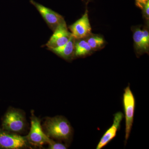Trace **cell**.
<instances>
[{"mask_svg":"<svg viewBox=\"0 0 149 149\" xmlns=\"http://www.w3.org/2000/svg\"><path fill=\"white\" fill-rule=\"evenodd\" d=\"M43 124L45 134L49 138L68 141L72 137V127L69 121L63 116L46 118Z\"/></svg>","mask_w":149,"mask_h":149,"instance_id":"obj_1","label":"cell"},{"mask_svg":"<svg viewBox=\"0 0 149 149\" xmlns=\"http://www.w3.org/2000/svg\"><path fill=\"white\" fill-rule=\"evenodd\" d=\"M3 130L19 134L26 128V120L24 112L20 110L10 108L6 113L3 119Z\"/></svg>","mask_w":149,"mask_h":149,"instance_id":"obj_2","label":"cell"},{"mask_svg":"<svg viewBox=\"0 0 149 149\" xmlns=\"http://www.w3.org/2000/svg\"><path fill=\"white\" fill-rule=\"evenodd\" d=\"M30 118L31 128L26 139L30 145L42 148L45 144H48L50 139L43 131L41 120L32 112Z\"/></svg>","mask_w":149,"mask_h":149,"instance_id":"obj_3","label":"cell"},{"mask_svg":"<svg viewBox=\"0 0 149 149\" xmlns=\"http://www.w3.org/2000/svg\"><path fill=\"white\" fill-rule=\"evenodd\" d=\"M26 136L9 132L0 128V148L18 149L29 148Z\"/></svg>","mask_w":149,"mask_h":149,"instance_id":"obj_4","label":"cell"},{"mask_svg":"<svg viewBox=\"0 0 149 149\" xmlns=\"http://www.w3.org/2000/svg\"><path fill=\"white\" fill-rule=\"evenodd\" d=\"M123 104L125 119V141H127L132 129L135 109V97L129 85L124 90Z\"/></svg>","mask_w":149,"mask_h":149,"instance_id":"obj_5","label":"cell"},{"mask_svg":"<svg viewBox=\"0 0 149 149\" xmlns=\"http://www.w3.org/2000/svg\"><path fill=\"white\" fill-rule=\"evenodd\" d=\"M73 37L76 40L85 39L92 34V28L88 17V10L86 9L83 16L69 26Z\"/></svg>","mask_w":149,"mask_h":149,"instance_id":"obj_6","label":"cell"},{"mask_svg":"<svg viewBox=\"0 0 149 149\" xmlns=\"http://www.w3.org/2000/svg\"><path fill=\"white\" fill-rule=\"evenodd\" d=\"M30 3L35 6L46 22L49 27L54 31L57 27L65 21L63 17L42 5L30 0Z\"/></svg>","mask_w":149,"mask_h":149,"instance_id":"obj_7","label":"cell"},{"mask_svg":"<svg viewBox=\"0 0 149 149\" xmlns=\"http://www.w3.org/2000/svg\"><path fill=\"white\" fill-rule=\"evenodd\" d=\"M72 36L71 32L68 29L65 22L59 24L54 31L46 46L48 49L58 47L66 44Z\"/></svg>","mask_w":149,"mask_h":149,"instance_id":"obj_8","label":"cell"},{"mask_svg":"<svg viewBox=\"0 0 149 149\" xmlns=\"http://www.w3.org/2000/svg\"><path fill=\"white\" fill-rule=\"evenodd\" d=\"M123 117V115L121 112H118L115 114L112 125L107 130L102 137L96 149L102 148L115 137L118 130L120 128V123Z\"/></svg>","mask_w":149,"mask_h":149,"instance_id":"obj_9","label":"cell"},{"mask_svg":"<svg viewBox=\"0 0 149 149\" xmlns=\"http://www.w3.org/2000/svg\"><path fill=\"white\" fill-rule=\"evenodd\" d=\"M75 41L76 39L72 35L69 41L63 45L49 50L66 60H70L74 56Z\"/></svg>","mask_w":149,"mask_h":149,"instance_id":"obj_10","label":"cell"},{"mask_svg":"<svg viewBox=\"0 0 149 149\" xmlns=\"http://www.w3.org/2000/svg\"><path fill=\"white\" fill-rule=\"evenodd\" d=\"M133 32L134 49L137 56H140L145 53L148 54L149 49L145 45L143 32L141 27L133 26L131 27Z\"/></svg>","mask_w":149,"mask_h":149,"instance_id":"obj_11","label":"cell"},{"mask_svg":"<svg viewBox=\"0 0 149 149\" xmlns=\"http://www.w3.org/2000/svg\"><path fill=\"white\" fill-rule=\"evenodd\" d=\"M93 51L85 39L76 40L74 52L75 56H85L92 54Z\"/></svg>","mask_w":149,"mask_h":149,"instance_id":"obj_12","label":"cell"},{"mask_svg":"<svg viewBox=\"0 0 149 149\" xmlns=\"http://www.w3.org/2000/svg\"><path fill=\"white\" fill-rule=\"evenodd\" d=\"M85 39L93 51L100 49L104 46L105 40L100 35L92 33Z\"/></svg>","mask_w":149,"mask_h":149,"instance_id":"obj_13","label":"cell"},{"mask_svg":"<svg viewBox=\"0 0 149 149\" xmlns=\"http://www.w3.org/2000/svg\"><path fill=\"white\" fill-rule=\"evenodd\" d=\"M49 149H66L67 147L62 143L56 142L52 139H50L48 142Z\"/></svg>","mask_w":149,"mask_h":149,"instance_id":"obj_14","label":"cell"},{"mask_svg":"<svg viewBox=\"0 0 149 149\" xmlns=\"http://www.w3.org/2000/svg\"><path fill=\"white\" fill-rule=\"evenodd\" d=\"M143 37L145 45L148 48H149V33L148 27L145 26L142 29Z\"/></svg>","mask_w":149,"mask_h":149,"instance_id":"obj_15","label":"cell"},{"mask_svg":"<svg viewBox=\"0 0 149 149\" xmlns=\"http://www.w3.org/2000/svg\"><path fill=\"white\" fill-rule=\"evenodd\" d=\"M143 11V16L146 20L147 22H149V1L144 6L142 9Z\"/></svg>","mask_w":149,"mask_h":149,"instance_id":"obj_16","label":"cell"},{"mask_svg":"<svg viewBox=\"0 0 149 149\" xmlns=\"http://www.w3.org/2000/svg\"><path fill=\"white\" fill-rule=\"evenodd\" d=\"M135 3L137 7L142 10L144 6L147 3L149 0H135Z\"/></svg>","mask_w":149,"mask_h":149,"instance_id":"obj_17","label":"cell"},{"mask_svg":"<svg viewBox=\"0 0 149 149\" xmlns=\"http://www.w3.org/2000/svg\"><path fill=\"white\" fill-rule=\"evenodd\" d=\"M82 1L84 2V4L86 6L88 5V4L93 1V0H82Z\"/></svg>","mask_w":149,"mask_h":149,"instance_id":"obj_18","label":"cell"}]
</instances>
